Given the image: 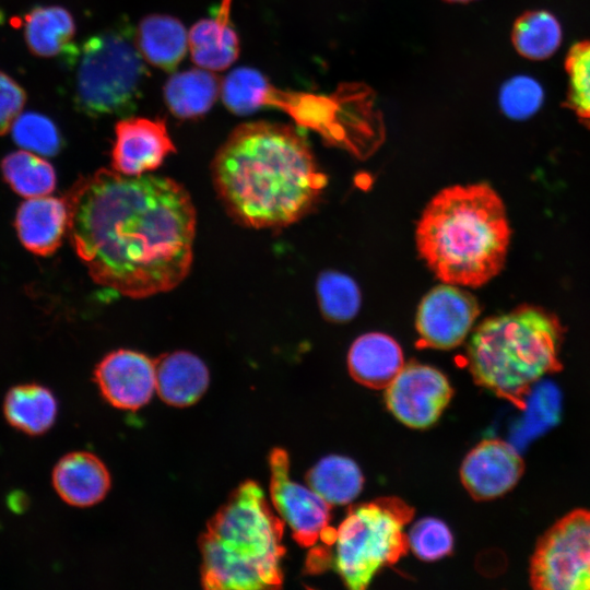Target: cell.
I'll return each mask as SVG.
<instances>
[{
  "label": "cell",
  "instance_id": "obj_7",
  "mask_svg": "<svg viewBox=\"0 0 590 590\" xmlns=\"http://www.w3.org/2000/svg\"><path fill=\"white\" fill-rule=\"evenodd\" d=\"M413 508L397 497L352 507L334 533V567L352 590L365 589L385 566L409 547L404 526Z\"/></svg>",
  "mask_w": 590,
  "mask_h": 590
},
{
  "label": "cell",
  "instance_id": "obj_8",
  "mask_svg": "<svg viewBox=\"0 0 590 590\" xmlns=\"http://www.w3.org/2000/svg\"><path fill=\"white\" fill-rule=\"evenodd\" d=\"M529 578L538 590H590V509H575L540 536Z\"/></svg>",
  "mask_w": 590,
  "mask_h": 590
},
{
  "label": "cell",
  "instance_id": "obj_13",
  "mask_svg": "<svg viewBox=\"0 0 590 590\" xmlns=\"http://www.w3.org/2000/svg\"><path fill=\"white\" fill-rule=\"evenodd\" d=\"M175 152L164 119L130 117L115 126L111 166L122 175H144L158 168Z\"/></svg>",
  "mask_w": 590,
  "mask_h": 590
},
{
  "label": "cell",
  "instance_id": "obj_17",
  "mask_svg": "<svg viewBox=\"0 0 590 590\" xmlns=\"http://www.w3.org/2000/svg\"><path fill=\"white\" fill-rule=\"evenodd\" d=\"M52 484L57 494L69 505L88 507L106 496L110 475L96 456L78 451L58 461L52 472Z\"/></svg>",
  "mask_w": 590,
  "mask_h": 590
},
{
  "label": "cell",
  "instance_id": "obj_31",
  "mask_svg": "<svg viewBox=\"0 0 590 590\" xmlns=\"http://www.w3.org/2000/svg\"><path fill=\"white\" fill-rule=\"evenodd\" d=\"M543 99L541 85L532 78L518 75L506 82L499 93V104L511 118L522 119L533 115Z\"/></svg>",
  "mask_w": 590,
  "mask_h": 590
},
{
  "label": "cell",
  "instance_id": "obj_25",
  "mask_svg": "<svg viewBox=\"0 0 590 590\" xmlns=\"http://www.w3.org/2000/svg\"><path fill=\"white\" fill-rule=\"evenodd\" d=\"M562 36L558 20L545 10L522 13L511 28V43L515 49L530 60L550 58L558 49Z\"/></svg>",
  "mask_w": 590,
  "mask_h": 590
},
{
  "label": "cell",
  "instance_id": "obj_15",
  "mask_svg": "<svg viewBox=\"0 0 590 590\" xmlns=\"http://www.w3.org/2000/svg\"><path fill=\"white\" fill-rule=\"evenodd\" d=\"M66 198L37 197L24 201L16 211L14 226L22 245L38 256H49L68 232Z\"/></svg>",
  "mask_w": 590,
  "mask_h": 590
},
{
  "label": "cell",
  "instance_id": "obj_27",
  "mask_svg": "<svg viewBox=\"0 0 590 590\" xmlns=\"http://www.w3.org/2000/svg\"><path fill=\"white\" fill-rule=\"evenodd\" d=\"M317 295L323 316L334 322L353 319L361 306V292L349 275L337 271L321 273L317 281Z\"/></svg>",
  "mask_w": 590,
  "mask_h": 590
},
{
  "label": "cell",
  "instance_id": "obj_33",
  "mask_svg": "<svg viewBox=\"0 0 590 590\" xmlns=\"http://www.w3.org/2000/svg\"><path fill=\"white\" fill-rule=\"evenodd\" d=\"M444 1L451 2V3H467V2L474 1V0H444Z\"/></svg>",
  "mask_w": 590,
  "mask_h": 590
},
{
  "label": "cell",
  "instance_id": "obj_23",
  "mask_svg": "<svg viewBox=\"0 0 590 590\" xmlns=\"http://www.w3.org/2000/svg\"><path fill=\"white\" fill-rule=\"evenodd\" d=\"M57 401L52 392L38 384L13 387L5 396L3 412L14 428L28 434L47 432L57 416Z\"/></svg>",
  "mask_w": 590,
  "mask_h": 590
},
{
  "label": "cell",
  "instance_id": "obj_5",
  "mask_svg": "<svg viewBox=\"0 0 590 590\" xmlns=\"http://www.w3.org/2000/svg\"><path fill=\"white\" fill-rule=\"evenodd\" d=\"M563 328L551 312L521 306L477 326L468 346L474 381L521 406L531 386L562 368Z\"/></svg>",
  "mask_w": 590,
  "mask_h": 590
},
{
  "label": "cell",
  "instance_id": "obj_1",
  "mask_svg": "<svg viewBox=\"0 0 590 590\" xmlns=\"http://www.w3.org/2000/svg\"><path fill=\"white\" fill-rule=\"evenodd\" d=\"M66 201L69 238L97 284L144 298L187 276L196 211L177 181L102 168L79 180Z\"/></svg>",
  "mask_w": 590,
  "mask_h": 590
},
{
  "label": "cell",
  "instance_id": "obj_14",
  "mask_svg": "<svg viewBox=\"0 0 590 590\" xmlns=\"http://www.w3.org/2000/svg\"><path fill=\"white\" fill-rule=\"evenodd\" d=\"M95 380L111 405L137 410L156 391L155 362L135 351L117 350L99 362Z\"/></svg>",
  "mask_w": 590,
  "mask_h": 590
},
{
  "label": "cell",
  "instance_id": "obj_21",
  "mask_svg": "<svg viewBox=\"0 0 590 590\" xmlns=\"http://www.w3.org/2000/svg\"><path fill=\"white\" fill-rule=\"evenodd\" d=\"M222 83L206 69H190L169 76L163 87L164 101L170 113L180 119H197L216 102Z\"/></svg>",
  "mask_w": 590,
  "mask_h": 590
},
{
  "label": "cell",
  "instance_id": "obj_29",
  "mask_svg": "<svg viewBox=\"0 0 590 590\" xmlns=\"http://www.w3.org/2000/svg\"><path fill=\"white\" fill-rule=\"evenodd\" d=\"M11 129L14 142L23 150L40 156H54L61 149L62 140L57 126L42 114H20Z\"/></svg>",
  "mask_w": 590,
  "mask_h": 590
},
{
  "label": "cell",
  "instance_id": "obj_24",
  "mask_svg": "<svg viewBox=\"0 0 590 590\" xmlns=\"http://www.w3.org/2000/svg\"><path fill=\"white\" fill-rule=\"evenodd\" d=\"M308 486L331 505L353 502L364 484L358 465L350 458L331 455L318 461L307 473Z\"/></svg>",
  "mask_w": 590,
  "mask_h": 590
},
{
  "label": "cell",
  "instance_id": "obj_22",
  "mask_svg": "<svg viewBox=\"0 0 590 590\" xmlns=\"http://www.w3.org/2000/svg\"><path fill=\"white\" fill-rule=\"evenodd\" d=\"M24 38L30 51L50 58L72 48L75 23L71 13L59 5L36 7L24 17Z\"/></svg>",
  "mask_w": 590,
  "mask_h": 590
},
{
  "label": "cell",
  "instance_id": "obj_20",
  "mask_svg": "<svg viewBox=\"0 0 590 590\" xmlns=\"http://www.w3.org/2000/svg\"><path fill=\"white\" fill-rule=\"evenodd\" d=\"M134 42L148 63L167 72L177 68L189 48L184 24L166 14L143 17L135 30Z\"/></svg>",
  "mask_w": 590,
  "mask_h": 590
},
{
  "label": "cell",
  "instance_id": "obj_3",
  "mask_svg": "<svg viewBox=\"0 0 590 590\" xmlns=\"http://www.w3.org/2000/svg\"><path fill=\"white\" fill-rule=\"evenodd\" d=\"M510 229L504 203L487 184L451 186L426 205L417 250L444 283L477 287L503 268Z\"/></svg>",
  "mask_w": 590,
  "mask_h": 590
},
{
  "label": "cell",
  "instance_id": "obj_4",
  "mask_svg": "<svg viewBox=\"0 0 590 590\" xmlns=\"http://www.w3.org/2000/svg\"><path fill=\"white\" fill-rule=\"evenodd\" d=\"M284 521L252 481L238 486L199 541L206 589H274L283 582Z\"/></svg>",
  "mask_w": 590,
  "mask_h": 590
},
{
  "label": "cell",
  "instance_id": "obj_16",
  "mask_svg": "<svg viewBox=\"0 0 590 590\" xmlns=\"http://www.w3.org/2000/svg\"><path fill=\"white\" fill-rule=\"evenodd\" d=\"M232 1L221 0L215 13L198 21L188 33L191 59L200 68L221 71L239 56V38L231 21Z\"/></svg>",
  "mask_w": 590,
  "mask_h": 590
},
{
  "label": "cell",
  "instance_id": "obj_9",
  "mask_svg": "<svg viewBox=\"0 0 590 590\" xmlns=\"http://www.w3.org/2000/svg\"><path fill=\"white\" fill-rule=\"evenodd\" d=\"M271 480L270 497L279 517L292 530L302 546H312L319 540L332 545L335 530L329 527L330 505L309 486L290 477L288 456L274 449L269 458Z\"/></svg>",
  "mask_w": 590,
  "mask_h": 590
},
{
  "label": "cell",
  "instance_id": "obj_30",
  "mask_svg": "<svg viewBox=\"0 0 590 590\" xmlns=\"http://www.w3.org/2000/svg\"><path fill=\"white\" fill-rule=\"evenodd\" d=\"M409 547L423 560H436L452 551L453 539L449 528L436 518L415 522L408 534Z\"/></svg>",
  "mask_w": 590,
  "mask_h": 590
},
{
  "label": "cell",
  "instance_id": "obj_18",
  "mask_svg": "<svg viewBox=\"0 0 590 590\" xmlns=\"http://www.w3.org/2000/svg\"><path fill=\"white\" fill-rule=\"evenodd\" d=\"M351 376L359 384L382 389L397 377L404 366L403 354L398 342L379 332L358 337L347 355Z\"/></svg>",
  "mask_w": 590,
  "mask_h": 590
},
{
  "label": "cell",
  "instance_id": "obj_26",
  "mask_svg": "<svg viewBox=\"0 0 590 590\" xmlns=\"http://www.w3.org/2000/svg\"><path fill=\"white\" fill-rule=\"evenodd\" d=\"M1 173L17 194L28 199L48 196L56 186L51 164L26 150L8 154L1 162Z\"/></svg>",
  "mask_w": 590,
  "mask_h": 590
},
{
  "label": "cell",
  "instance_id": "obj_28",
  "mask_svg": "<svg viewBox=\"0 0 590 590\" xmlns=\"http://www.w3.org/2000/svg\"><path fill=\"white\" fill-rule=\"evenodd\" d=\"M567 92L565 107L590 128V39L574 44L565 59Z\"/></svg>",
  "mask_w": 590,
  "mask_h": 590
},
{
  "label": "cell",
  "instance_id": "obj_19",
  "mask_svg": "<svg viewBox=\"0 0 590 590\" xmlns=\"http://www.w3.org/2000/svg\"><path fill=\"white\" fill-rule=\"evenodd\" d=\"M155 362L156 392L173 406L196 403L209 387V370L197 355L177 351L160 356Z\"/></svg>",
  "mask_w": 590,
  "mask_h": 590
},
{
  "label": "cell",
  "instance_id": "obj_2",
  "mask_svg": "<svg viewBox=\"0 0 590 590\" xmlns=\"http://www.w3.org/2000/svg\"><path fill=\"white\" fill-rule=\"evenodd\" d=\"M212 174L227 212L253 228L300 220L327 182L306 139L290 126L269 121L236 127L216 152Z\"/></svg>",
  "mask_w": 590,
  "mask_h": 590
},
{
  "label": "cell",
  "instance_id": "obj_6",
  "mask_svg": "<svg viewBox=\"0 0 590 590\" xmlns=\"http://www.w3.org/2000/svg\"><path fill=\"white\" fill-rule=\"evenodd\" d=\"M74 101L90 116L123 115L135 108L149 71L129 22L86 39L74 51Z\"/></svg>",
  "mask_w": 590,
  "mask_h": 590
},
{
  "label": "cell",
  "instance_id": "obj_12",
  "mask_svg": "<svg viewBox=\"0 0 590 590\" xmlns=\"http://www.w3.org/2000/svg\"><path fill=\"white\" fill-rule=\"evenodd\" d=\"M524 462L516 448L500 439H484L464 458L460 477L476 500H488L509 492L521 479Z\"/></svg>",
  "mask_w": 590,
  "mask_h": 590
},
{
  "label": "cell",
  "instance_id": "obj_10",
  "mask_svg": "<svg viewBox=\"0 0 590 590\" xmlns=\"http://www.w3.org/2000/svg\"><path fill=\"white\" fill-rule=\"evenodd\" d=\"M452 397V388L438 369L411 363L404 365L386 388L390 412L404 425L426 428L436 423Z\"/></svg>",
  "mask_w": 590,
  "mask_h": 590
},
{
  "label": "cell",
  "instance_id": "obj_11",
  "mask_svg": "<svg viewBox=\"0 0 590 590\" xmlns=\"http://www.w3.org/2000/svg\"><path fill=\"white\" fill-rule=\"evenodd\" d=\"M480 314L469 292L453 284H441L422 299L416 314V331L425 346L449 350L467 338Z\"/></svg>",
  "mask_w": 590,
  "mask_h": 590
},
{
  "label": "cell",
  "instance_id": "obj_32",
  "mask_svg": "<svg viewBox=\"0 0 590 590\" xmlns=\"http://www.w3.org/2000/svg\"><path fill=\"white\" fill-rule=\"evenodd\" d=\"M26 102L23 87L0 71V135L7 133L20 116Z\"/></svg>",
  "mask_w": 590,
  "mask_h": 590
}]
</instances>
